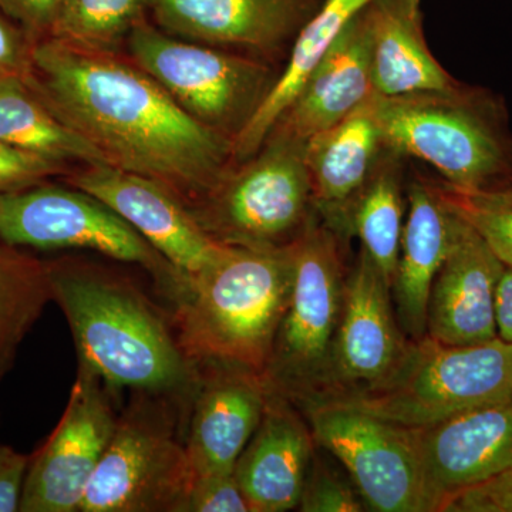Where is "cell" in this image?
I'll list each match as a JSON object with an SVG mask.
<instances>
[{"mask_svg":"<svg viewBox=\"0 0 512 512\" xmlns=\"http://www.w3.org/2000/svg\"><path fill=\"white\" fill-rule=\"evenodd\" d=\"M111 392L90 367L79 362L62 419L30 456L20 512H80L119 420Z\"/></svg>","mask_w":512,"mask_h":512,"instance_id":"cell-13","label":"cell"},{"mask_svg":"<svg viewBox=\"0 0 512 512\" xmlns=\"http://www.w3.org/2000/svg\"><path fill=\"white\" fill-rule=\"evenodd\" d=\"M0 141L63 164L109 165L103 154L60 120L18 74L0 73Z\"/></svg>","mask_w":512,"mask_h":512,"instance_id":"cell-25","label":"cell"},{"mask_svg":"<svg viewBox=\"0 0 512 512\" xmlns=\"http://www.w3.org/2000/svg\"><path fill=\"white\" fill-rule=\"evenodd\" d=\"M131 62L202 126L234 138L247 126L276 74L261 60L170 35L150 20L128 36Z\"/></svg>","mask_w":512,"mask_h":512,"instance_id":"cell-9","label":"cell"},{"mask_svg":"<svg viewBox=\"0 0 512 512\" xmlns=\"http://www.w3.org/2000/svg\"><path fill=\"white\" fill-rule=\"evenodd\" d=\"M399 154L384 150L375 170L360 192L350 217L352 237L360 239L363 251L390 286L399 261L404 227L402 170Z\"/></svg>","mask_w":512,"mask_h":512,"instance_id":"cell-26","label":"cell"},{"mask_svg":"<svg viewBox=\"0 0 512 512\" xmlns=\"http://www.w3.org/2000/svg\"><path fill=\"white\" fill-rule=\"evenodd\" d=\"M373 89L379 97L461 87L430 52L421 0H373L362 13Z\"/></svg>","mask_w":512,"mask_h":512,"instance_id":"cell-22","label":"cell"},{"mask_svg":"<svg viewBox=\"0 0 512 512\" xmlns=\"http://www.w3.org/2000/svg\"><path fill=\"white\" fill-rule=\"evenodd\" d=\"M200 370L184 437L194 477L234 471L269 397L264 376L249 367L204 362Z\"/></svg>","mask_w":512,"mask_h":512,"instance_id":"cell-16","label":"cell"},{"mask_svg":"<svg viewBox=\"0 0 512 512\" xmlns=\"http://www.w3.org/2000/svg\"><path fill=\"white\" fill-rule=\"evenodd\" d=\"M52 301L63 311L77 357L109 389L167 397L190 407L200 365L133 282L84 262H49Z\"/></svg>","mask_w":512,"mask_h":512,"instance_id":"cell-2","label":"cell"},{"mask_svg":"<svg viewBox=\"0 0 512 512\" xmlns=\"http://www.w3.org/2000/svg\"><path fill=\"white\" fill-rule=\"evenodd\" d=\"M504 269L483 237L458 215L453 244L431 286L427 336L450 346L498 338L495 292Z\"/></svg>","mask_w":512,"mask_h":512,"instance_id":"cell-17","label":"cell"},{"mask_svg":"<svg viewBox=\"0 0 512 512\" xmlns=\"http://www.w3.org/2000/svg\"><path fill=\"white\" fill-rule=\"evenodd\" d=\"M305 144L272 131L255 156L234 165L190 205L201 227L227 247L288 248L316 217Z\"/></svg>","mask_w":512,"mask_h":512,"instance_id":"cell-5","label":"cell"},{"mask_svg":"<svg viewBox=\"0 0 512 512\" xmlns=\"http://www.w3.org/2000/svg\"><path fill=\"white\" fill-rule=\"evenodd\" d=\"M0 239L16 248L89 249L141 266L170 302L185 284L136 229L79 188L30 185L0 192Z\"/></svg>","mask_w":512,"mask_h":512,"instance_id":"cell-10","label":"cell"},{"mask_svg":"<svg viewBox=\"0 0 512 512\" xmlns=\"http://www.w3.org/2000/svg\"><path fill=\"white\" fill-rule=\"evenodd\" d=\"M293 282V245L227 247L210 269L185 282L175 335L192 362H222L264 373Z\"/></svg>","mask_w":512,"mask_h":512,"instance_id":"cell-3","label":"cell"},{"mask_svg":"<svg viewBox=\"0 0 512 512\" xmlns=\"http://www.w3.org/2000/svg\"><path fill=\"white\" fill-rule=\"evenodd\" d=\"M136 393L117 420L80 512H185L194 473L178 429L183 404Z\"/></svg>","mask_w":512,"mask_h":512,"instance_id":"cell-7","label":"cell"},{"mask_svg":"<svg viewBox=\"0 0 512 512\" xmlns=\"http://www.w3.org/2000/svg\"><path fill=\"white\" fill-rule=\"evenodd\" d=\"M153 0H60L52 37L90 52L120 55L130 33L146 22Z\"/></svg>","mask_w":512,"mask_h":512,"instance_id":"cell-28","label":"cell"},{"mask_svg":"<svg viewBox=\"0 0 512 512\" xmlns=\"http://www.w3.org/2000/svg\"><path fill=\"white\" fill-rule=\"evenodd\" d=\"M69 183L120 215L185 282L204 274L227 249L205 232L177 192L146 175L111 165H87L70 175Z\"/></svg>","mask_w":512,"mask_h":512,"instance_id":"cell-14","label":"cell"},{"mask_svg":"<svg viewBox=\"0 0 512 512\" xmlns=\"http://www.w3.org/2000/svg\"><path fill=\"white\" fill-rule=\"evenodd\" d=\"M296 510L302 512H360L366 511L362 498L348 474L319 457L318 446L312 458L301 500Z\"/></svg>","mask_w":512,"mask_h":512,"instance_id":"cell-30","label":"cell"},{"mask_svg":"<svg viewBox=\"0 0 512 512\" xmlns=\"http://www.w3.org/2000/svg\"><path fill=\"white\" fill-rule=\"evenodd\" d=\"M466 194L474 195V197L478 198V200L490 202V204L512 207V187H507L503 188V190L495 191L466 192Z\"/></svg>","mask_w":512,"mask_h":512,"instance_id":"cell-38","label":"cell"},{"mask_svg":"<svg viewBox=\"0 0 512 512\" xmlns=\"http://www.w3.org/2000/svg\"><path fill=\"white\" fill-rule=\"evenodd\" d=\"M25 79L107 164L167 185L188 205L234 167L231 138L192 119L153 77L120 55L46 37L33 43Z\"/></svg>","mask_w":512,"mask_h":512,"instance_id":"cell-1","label":"cell"},{"mask_svg":"<svg viewBox=\"0 0 512 512\" xmlns=\"http://www.w3.org/2000/svg\"><path fill=\"white\" fill-rule=\"evenodd\" d=\"M185 512H252L234 471L195 476Z\"/></svg>","mask_w":512,"mask_h":512,"instance_id":"cell-31","label":"cell"},{"mask_svg":"<svg viewBox=\"0 0 512 512\" xmlns=\"http://www.w3.org/2000/svg\"><path fill=\"white\" fill-rule=\"evenodd\" d=\"M384 150L376 94L348 119L306 141L316 214L342 241L352 237L353 207Z\"/></svg>","mask_w":512,"mask_h":512,"instance_id":"cell-20","label":"cell"},{"mask_svg":"<svg viewBox=\"0 0 512 512\" xmlns=\"http://www.w3.org/2000/svg\"><path fill=\"white\" fill-rule=\"evenodd\" d=\"M372 2L373 0H320L318 9L296 36L284 72L278 74L261 106L232 141L234 165L249 160L264 146L272 128L291 106L320 57L328 52L329 47L345 32L350 23Z\"/></svg>","mask_w":512,"mask_h":512,"instance_id":"cell-24","label":"cell"},{"mask_svg":"<svg viewBox=\"0 0 512 512\" xmlns=\"http://www.w3.org/2000/svg\"><path fill=\"white\" fill-rule=\"evenodd\" d=\"M512 399V343L500 338L450 346L424 336L412 340L386 383L339 404L410 429Z\"/></svg>","mask_w":512,"mask_h":512,"instance_id":"cell-6","label":"cell"},{"mask_svg":"<svg viewBox=\"0 0 512 512\" xmlns=\"http://www.w3.org/2000/svg\"><path fill=\"white\" fill-rule=\"evenodd\" d=\"M342 239L318 215L293 244V282L264 376L299 410L318 396L338 329L348 271Z\"/></svg>","mask_w":512,"mask_h":512,"instance_id":"cell-8","label":"cell"},{"mask_svg":"<svg viewBox=\"0 0 512 512\" xmlns=\"http://www.w3.org/2000/svg\"><path fill=\"white\" fill-rule=\"evenodd\" d=\"M440 188L451 208L476 229L507 268H512V207L478 200L448 185Z\"/></svg>","mask_w":512,"mask_h":512,"instance_id":"cell-29","label":"cell"},{"mask_svg":"<svg viewBox=\"0 0 512 512\" xmlns=\"http://www.w3.org/2000/svg\"><path fill=\"white\" fill-rule=\"evenodd\" d=\"M394 313L392 291L365 251L346 274L342 312L318 396L303 407L342 403L387 382L410 346Z\"/></svg>","mask_w":512,"mask_h":512,"instance_id":"cell-12","label":"cell"},{"mask_svg":"<svg viewBox=\"0 0 512 512\" xmlns=\"http://www.w3.org/2000/svg\"><path fill=\"white\" fill-rule=\"evenodd\" d=\"M495 320L498 338L512 343V268L507 266L495 292Z\"/></svg>","mask_w":512,"mask_h":512,"instance_id":"cell-37","label":"cell"},{"mask_svg":"<svg viewBox=\"0 0 512 512\" xmlns=\"http://www.w3.org/2000/svg\"><path fill=\"white\" fill-rule=\"evenodd\" d=\"M302 413L316 446L342 464L367 511L426 512L414 429L346 404Z\"/></svg>","mask_w":512,"mask_h":512,"instance_id":"cell-11","label":"cell"},{"mask_svg":"<svg viewBox=\"0 0 512 512\" xmlns=\"http://www.w3.org/2000/svg\"><path fill=\"white\" fill-rule=\"evenodd\" d=\"M426 512L512 467V399L414 429Z\"/></svg>","mask_w":512,"mask_h":512,"instance_id":"cell-15","label":"cell"},{"mask_svg":"<svg viewBox=\"0 0 512 512\" xmlns=\"http://www.w3.org/2000/svg\"><path fill=\"white\" fill-rule=\"evenodd\" d=\"M60 0H0V10L23 29L33 43L52 37Z\"/></svg>","mask_w":512,"mask_h":512,"instance_id":"cell-34","label":"cell"},{"mask_svg":"<svg viewBox=\"0 0 512 512\" xmlns=\"http://www.w3.org/2000/svg\"><path fill=\"white\" fill-rule=\"evenodd\" d=\"M441 512H512V467L458 491Z\"/></svg>","mask_w":512,"mask_h":512,"instance_id":"cell-33","label":"cell"},{"mask_svg":"<svg viewBox=\"0 0 512 512\" xmlns=\"http://www.w3.org/2000/svg\"><path fill=\"white\" fill-rule=\"evenodd\" d=\"M32 47L23 29L0 10V73L28 77L32 72Z\"/></svg>","mask_w":512,"mask_h":512,"instance_id":"cell-35","label":"cell"},{"mask_svg":"<svg viewBox=\"0 0 512 512\" xmlns=\"http://www.w3.org/2000/svg\"><path fill=\"white\" fill-rule=\"evenodd\" d=\"M52 301L47 265L0 239V383Z\"/></svg>","mask_w":512,"mask_h":512,"instance_id":"cell-27","label":"cell"},{"mask_svg":"<svg viewBox=\"0 0 512 512\" xmlns=\"http://www.w3.org/2000/svg\"><path fill=\"white\" fill-rule=\"evenodd\" d=\"M318 6V0H153L150 16L190 42L274 53L298 36Z\"/></svg>","mask_w":512,"mask_h":512,"instance_id":"cell-18","label":"cell"},{"mask_svg":"<svg viewBox=\"0 0 512 512\" xmlns=\"http://www.w3.org/2000/svg\"><path fill=\"white\" fill-rule=\"evenodd\" d=\"M30 456L0 444V512L20 510Z\"/></svg>","mask_w":512,"mask_h":512,"instance_id":"cell-36","label":"cell"},{"mask_svg":"<svg viewBox=\"0 0 512 512\" xmlns=\"http://www.w3.org/2000/svg\"><path fill=\"white\" fill-rule=\"evenodd\" d=\"M362 13L320 57L272 131L306 143L375 96Z\"/></svg>","mask_w":512,"mask_h":512,"instance_id":"cell-23","label":"cell"},{"mask_svg":"<svg viewBox=\"0 0 512 512\" xmlns=\"http://www.w3.org/2000/svg\"><path fill=\"white\" fill-rule=\"evenodd\" d=\"M66 164L37 156L0 141V192L20 190L63 173Z\"/></svg>","mask_w":512,"mask_h":512,"instance_id":"cell-32","label":"cell"},{"mask_svg":"<svg viewBox=\"0 0 512 512\" xmlns=\"http://www.w3.org/2000/svg\"><path fill=\"white\" fill-rule=\"evenodd\" d=\"M399 261L392 284L397 323L410 340L427 335V306L434 278L453 244L458 224L439 185L414 180L407 192Z\"/></svg>","mask_w":512,"mask_h":512,"instance_id":"cell-21","label":"cell"},{"mask_svg":"<svg viewBox=\"0 0 512 512\" xmlns=\"http://www.w3.org/2000/svg\"><path fill=\"white\" fill-rule=\"evenodd\" d=\"M315 451L305 414L285 397L269 392L261 423L234 467L251 511L295 510Z\"/></svg>","mask_w":512,"mask_h":512,"instance_id":"cell-19","label":"cell"},{"mask_svg":"<svg viewBox=\"0 0 512 512\" xmlns=\"http://www.w3.org/2000/svg\"><path fill=\"white\" fill-rule=\"evenodd\" d=\"M376 114L387 150L430 164L454 190H500L511 174L510 150L490 106L466 87L376 96Z\"/></svg>","mask_w":512,"mask_h":512,"instance_id":"cell-4","label":"cell"}]
</instances>
